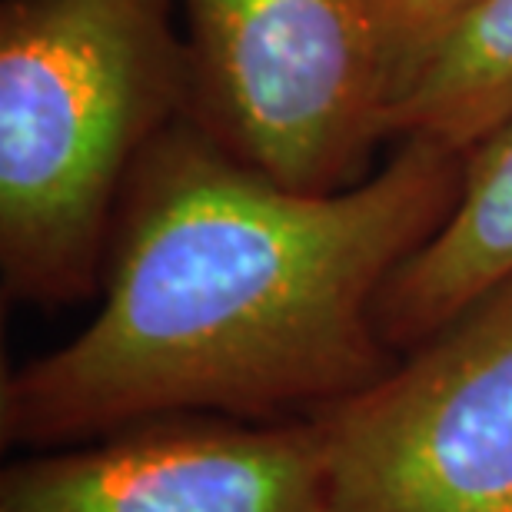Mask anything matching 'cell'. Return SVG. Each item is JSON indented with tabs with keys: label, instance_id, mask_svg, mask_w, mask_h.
I'll use <instances>...</instances> for the list:
<instances>
[{
	"label": "cell",
	"instance_id": "cell-1",
	"mask_svg": "<svg viewBox=\"0 0 512 512\" xmlns=\"http://www.w3.org/2000/svg\"><path fill=\"white\" fill-rule=\"evenodd\" d=\"M463 160L399 140L363 183L310 193L177 120L127 180L94 320L4 373L0 443L190 413L276 423L360 393L399 360L376 303L456 207Z\"/></svg>",
	"mask_w": 512,
	"mask_h": 512
},
{
	"label": "cell",
	"instance_id": "cell-2",
	"mask_svg": "<svg viewBox=\"0 0 512 512\" xmlns=\"http://www.w3.org/2000/svg\"><path fill=\"white\" fill-rule=\"evenodd\" d=\"M177 0L0 4V293L60 310L104 286L133 167L190 117Z\"/></svg>",
	"mask_w": 512,
	"mask_h": 512
},
{
	"label": "cell",
	"instance_id": "cell-3",
	"mask_svg": "<svg viewBox=\"0 0 512 512\" xmlns=\"http://www.w3.org/2000/svg\"><path fill=\"white\" fill-rule=\"evenodd\" d=\"M190 120L283 187L363 183L386 137L389 74L366 0H177Z\"/></svg>",
	"mask_w": 512,
	"mask_h": 512
},
{
	"label": "cell",
	"instance_id": "cell-4",
	"mask_svg": "<svg viewBox=\"0 0 512 512\" xmlns=\"http://www.w3.org/2000/svg\"><path fill=\"white\" fill-rule=\"evenodd\" d=\"M316 419L323 512H512V276Z\"/></svg>",
	"mask_w": 512,
	"mask_h": 512
},
{
	"label": "cell",
	"instance_id": "cell-5",
	"mask_svg": "<svg viewBox=\"0 0 512 512\" xmlns=\"http://www.w3.org/2000/svg\"><path fill=\"white\" fill-rule=\"evenodd\" d=\"M316 416L253 423L163 416L27 449L0 473V512H323Z\"/></svg>",
	"mask_w": 512,
	"mask_h": 512
},
{
	"label": "cell",
	"instance_id": "cell-6",
	"mask_svg": "<svg viewBox=\"0 0 512 512\" xmlns=\"http://www.w3.org/2000/svg\"><path fill=\"white\" fill-rule=\"evenodd\" d=\"M512 276V120L463 160V190L433 237L383 286L376 323L406 353Z\"/></svg>",
	"mask_w": 512,
	"mask_h": 512
},
{
	"label": "cell",
	"instance_id": "cell-7",
	"mask_svg": "<svg viewBox=\"0 0 512 512\" xmlns=\"http://www.w3.org/2000/svg\"><path fill=\"white\" fill-rule=\"evenodd\" d=\"M512 120V0H479L386 114L389 140L469 153Z\"/></svg>",
	"mask_w": 512,
	"mask_h": 512
},
{
	"label": "cell",
	"instance_id": "cell-8",
	"mask_svg": "<svg viewBox=\"0 0 512 512\" xmlns=\"http://www.w3.org/2000/svg\"><path fill=\"white\" fill-rule=\"evenodd\" d=\"M476 4L479 0H366L389 74V104Z\"/></svg>",
	"mask_w": 512,
	"mask_h": 512
}]
</instances>
